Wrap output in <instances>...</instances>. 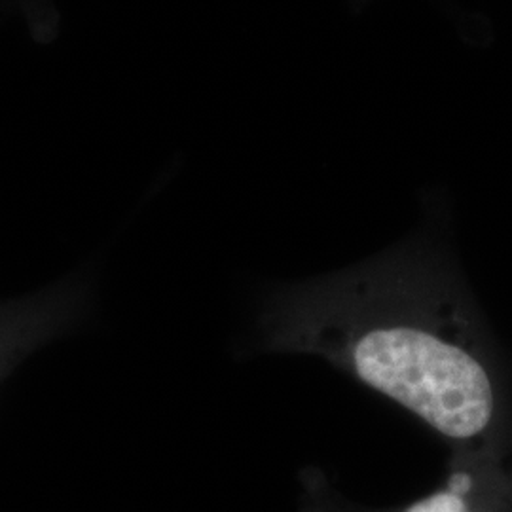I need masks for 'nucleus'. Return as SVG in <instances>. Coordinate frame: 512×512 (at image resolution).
<instances>
[{"instance_id":"f257e3e1","label":"nucleus","mask_w":512,"mask_h":512,"mask_svg":"<svg viewBox=\"0 0 512 512\" xmlns=\"http://www.w3.org/2000/svg\"><path fill=\"white\" fill-rule=\"evenodd\" d=\"M357 376L440 435L482 437L495 414L494 382L475 353L414 327L368 330L353 346Z\"/></svg>"},{"instance_id":"f03ea898","label":"nucleus","mask_w":512,"mask_h":512,"mask_svg":"<svg viewBox=\"0 0 512 512\" xmlns=\"http://www.w3.org/2000/svg\"><path fill=\"white\" fill-rule=\"evenodd\" d=\"M511 495L509 486L494 478L482 480L471 469H459L442 490L412 503L403 512H509Z\"/></svg>"}]
</instances>
